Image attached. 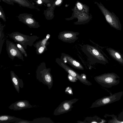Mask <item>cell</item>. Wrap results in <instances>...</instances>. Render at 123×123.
<instances>
[{
	"instance_id": "7c38bea8",
	"label": "cell",
	"mask_w": 123,
	"mask_h": 123,
	"mask_svg": "<svg viewBox=\"0 0 123 123\" xmlns=\"http://www.w3.org/2000/svg\"><path fill=\"white\" fill-rule=\"evenodd\" d=\"M79 34V33L77 32L64 31L59 33L58 38L63 42L71 43L78 39L77 36Z\"/></svg>"
},
{
	"instance_id": "7a4b0ae2",
	"label": "cell",
	"mask_w": 123,
	"mask_h": 123,
	"mask_svg": "<svg viewBox=\"0 0 123 123\" xmlns=\"http://www.w3.org/2000/svg\"><path fill=\"white\" fill-rule=\"evenodd\" d=\"M94 79L101 86L107 88L117 85L120 82V77L114 73H105L95 77Z\"/></svg>"
},
{
	"instance_id": "3957f363",
	"label": "cell",
	"mask_w": 123,
	"mask_h": 123,
	"mask_svg": "<svg viewBox=\"0 0 123 123\" xmlns=\"http://www.w3.org/2000/svg\"><path fill=\"white\" fill-rule=\"evenodd\" d=\"M96 4L104 16L107 23L110 26L116 29L121 31L122 25L119 19L113 12H111L105 8L101 2H95Z\"/></svg>"
},
{
	"instance_id": "d6a6232c",
	"label": "cell",
	"mask_w": 123,
	"mask_h": 123,
	"mask_svg": "<svg viewBox=\"0 0 123 123\" xmlns=\"http://www.w3.org/2000/svg\"></svg>"
},
{
	"instance_id": "277c9868",
	"label": "cell",
	"mask_w": 123,
	"mask_h": 123,
	"mask_svg": "<svg viewBox=\"0 0 123 123\" xmlns=\"http://www.w3.org/2000/svg\"><path fill=\"white\" fill-rule=\"evenodd\" d=\"M8 35L15 42L19 43L25 49H27V45L31 47L34 42L39 38L37 36H29L18 32H14L9 34Z\"/></svg>"
},
{
	"instance_id": "d6986e66",
	"label": "cell",
	"mask_w": 123,
	"mask_h": 123,
	"mask_svg": "<svg viewBox=\"0 0 123 123\" xmlns=\"http://www.w3.org/2000/svg\"><path fill=\"white\" fill-rule=\"evenodd\" d=\"M73 12H82L89 14V7L85 4H83L78 1H77L75 4V6L72 9Z\"/></svg>"
},
{
	"instance_id": "5bb4252c",
	"label": "cell",
	"mask_w": 123,
	"mask_h": 123,
	"mask_svg": "<svg viewBox=\"0 0 123 123\" xmlns=\"http://www.w3.org/2000/svg\"><path fill=\"white\" fill-rule=\"evenodd\" d=\"M49 36V34L47 35L46 37L37 42L33 45L36 48V52L37 54H41L47 50V46L49 43L48 40Z\"/></svg>"
},
{
	"instance_id": "ba28073f",
	"label": "cell",
	"mask_w": 123,
	"mask_h": 123,
	"mask_svg": "<svg viewBox=\"0 0 123 123\" xmlns=\"http://www.w3.org/2000/svg\"><path fill=\"white\" fill-rule=\"evenodd\" d=\"M6 50L9 57L13 60L15 57L24 61L23 54L16 45L12 42L6 40Z\"/></svg>"
},
{
	"instance_id": "44dd1931",
	"label": "cell",
	"mask_w": 123,
	"mask_h": 123,
	"mask_svg": "<svg viewBox=\"0 0 123 123\" xmlns=\"http://www.w3.org/2000/svg\"><path fill=\"white\" fill-rule=\"evenodd\" d=\"M20 118L14 116L7 115H1L0 116V123H8L16 121Z\"/></svg>"
},
{
	"instance_id": "83f0119b",
	"label": "cell",
	"mask_w": 123,
	"mask_h": 123,
	"mask_svg": "<svg viewBox=\"0 0 123 123\" xmlns=\"http://www.w3.org/2000/svg\"><path fill=\"white\" fill-rule=\"evenodd\" d=\"M0 18H2L4 21H6V18L5 13L1 6H0Z\"/></svg>"
},
{
	"instance_id": "8fae6325",
	"label": "cell",
	"mask_w": 123,
	"mask_h": 123,
	"mask_svg": "<svg viewBox=\"0 0 123 123\" xmlns=\"http://www.w3.org/2000/svg\"><path fill=\"white\" fill-rule=\"evenodd\" d=\"M17 17L20 21L26 25L30 28H37L40 26L39 22L33 18L31 14L21 13Z\"/></svg>"
},
{
	"instance_id": "f546056e",
	"label": "cell",
	"mask_w": 123,
	"mask_h": 123,
	"mask_svg": "<svg viewBox=\"0 0 123 123\" xmlns=\"http://www.w3.org/2000/svg\"><path fill=\"white\" fill-rule=\"evenodd\" d=\"M65 93L69 95H73V94L72 88L70 87H67L65 91Z\"/></svg>"
},
{
	"instance_id": "30bf717a",
	"label": "cell",
	"mask_w": 123,
	"mask_h": 123,
	"mask_svg": "<svg viewBox=\"0 0 123 123\" xmlns=\"http://www.w3.org/2000/svg\"><path fill=\"white\" fill-rule=\"evenodd\" d=\"M92 16L91 14H88L82 12H73L72 16L65 19L67 20H71L77 18L78 21L74 23L75 25H81L87 23L91 19Z\"/></svg>"
},
{
	"instance_id": "4316f807",
	"label": "cell",
	"mask_w": 123,
	"mask_h": 123,
	"mask_svg": "<svg viewBox=\"0 0 123 123\" xmlns=\"http://www.w3.org/2000/svg\"><path fill=\"white\" fill-rule=\"evenodd\" d=\"M16 45L22 54H23L25 56L27 57V54L24 48L20 44L17 43Z\"/></svg>"
},
{
	"instance_id": "6da1fadb",
	"label": "cell",
	"mask_w": 123,
	"mask_h": 123,
	"mask_svg": "<svg viewBox=\"0 0 123 123\" xmlns=\"http://www.w3.org/2000/svg\"><path fill=\"white\" fill-rule=\"evenodd\" d=\"M50 71L51 69L47 68L45 63L42 62L38 67L36 72L37 79L47 85L50 90L52 88L53 83V77Z\"/></svg>"
},
{
	"instance_id": "4dcf8cb0",
	"label": "cell",
	"mask_w": 123,
	"mask_h": 123,
	"mask_svg": "<svg viewBox=\"0 0 123 123\" xmlns=\"http://www.w3.org/2000/svg\"><path fill=\"white\" fill-rule=\"evenodd\" d=\"M14 123H32V121H29L20 119L14 122Z\"/></svg>"
},
{
	"instance_id": "ffe728a7",
	"label": "cell",
	"mask_w": 123,
	"mask_h": 123,
	"mask_svg": "<svg viewBox=\"0 0 123 123\" xmlns=\"http://www.w3.org/2000/svg\"><path fill=\"white\" fill-rule=\"evenodd\" d=\"M14 3H16L20 6L31 9H38L34 5L33 3L30 2L28 0H12Z\"/></svg>"
},
{
	"instance_id": "7402d4cb",
	"label": "cell",
	"mask_w": 123,
	"mask_h": 123,
	"mask_svg": "<svg viewBox=\"0 0 123 123\" xmlns=\"http://www.w3.org/2000/svg\"><path fill=\"white\" fill-rule=\"evenodd\" d=\"M84 123H105L107 121L96 116L93 117H86L84 121Z\"/></svg>"
},
{
	"instance_id": "603a6c76",
	"label": "cell",
	"mask_w": 123,
	"mask_h": 123,
	"mask_svg": "<svg viewBox=\"0 0 123 123\" xmlns=\"http://www.w3.org/2000/svg\"><path fill=\"white\" fill-rule=\"evenodd\" d=\"M33 1L38 5H41L45 4L49 7L53 4L55 0H29Z\"/></svg>"
},
{
	"instance_id": "52a82bcc",
	"label": "cell",
	"mask_w": 123,
	"mask_h": 123,
	"mask_svg": "<svg viewBox=\"0 0 123 123\" xmlns=\"http://www.w3.org/2000/svg\"><path fill=\"white\" fill-rule=\"evenodd\" d=\"M56 62L68 74L76 78L78 80L83 84L88 86L92 85V83L87 80L86 75L85 74H79L68 66L61 59L58 58H56Z\"/></svg>"
},
{
	"instance_id": "8992f818",
	"label": "cell",
	"mask_w": 123,
	"mask_h": 123,
	"mask_svg": "<svg viewBox=\"0 0 123 123\" xmlns=\"http://www.w3.org/2000/svg\"><path fill=\"white\" fill-rule=\"evenodd\" d=\"M123 95V92L121 91L111 94L109 96L104 97L96 100L90 108L104 106L118 101L121 98Z\"/></svg>"
},
{
	"instance_id": "484cf974",
	"label": "cell",
	"mask_w": 123,
	"mask_h": 123,
	"mask_svg": "<svg viewBox=\"0 0 123 123\" xmlns=\"http://www.w3.org/2000/svg\"><path fill=\"white\" fill-rule=\"evenodd\" d=\"M105 116H106V117L107 116L111 117L112 118V119L108 120V123H123V121H120L118 120L117 119V116H115L114 114L109 115L106 114Z\"/></svg>"
},
{
	"instance_id": "2e32d148",
	"label": "cell",
	"mask_w": 123,
	"mask_h": 123,
	"mask_svg": "<svg viewBox=\"0 0 123 123\" xmlns=\"http://www.w3.org/2000/svg\"><path fill=\"white\" fill-rule=\"evenodd\" d=\"M34 106L31 105L26 100H23L15 102L12 104L8 108L14 111L20 110L24 109L32 108Z\"/></svg>"
},
{
	"instance_id": "d4e9b609",
	"label": "cell",
	"mask_w": 123,
	"mask_h": 123,
	"mask_svg": "<svg viewBox=\"0 0 123 123\" xmlns=\"http://www.w3.org/2000/svg\"><path fill=\"white\" fill-rule=\"evenodd\" d=\"M32 123H53L54 122L49 118L43 117L34 119Z\"/></svg>"
},
{
	"instance_id": "1f68e13d",
	"label": "cell",
	"mask_w": 123,
	"mask_h": 123,
	"mask_svg": "<svg viewBox=\"0 0 123 123\" xmlns=\"http://www.w3.org/2000/svg\"><path fill=\"white\" fill-rule=\"evenodd\" d=\"M1 0L7 4L12 5H14V2L12 0H0V1Z\"/></svg>"
},
{
	"instance_id": "5b68a950",
	"label": "cell",
	"mask_w": 123,
	"mask_h": 123,
	"mask_svg": "<svg viewBox=\"0 0 123 123\" xmlns=\"http://www.w3.org/2000/svg\"><path fill=\"white\" fill-rule=\"evenodd\" d=\"M82 50L89 59L94 61L95 63L98 62L105 64L108 63L107 59L95 47L89 45H84L83 47Z\"/></svg>"
},
{
	"instance_id": "f1b7e54d",
	"label": "cell",
	"mask_w": 123,
	"mask_h": 123,
	"mask_svg": "<svg viewBox=\"0 0 123 123\" xmlns=\"http://www.w3.org/2000/svg\"><path fill=\"white\" fill-rule=\"evenodd\" d=\"M68 77L69 80L72 82H75L78 80L76 78L69 74H68Z\"/></svg>"
},
{
	"instance_id": "cb8c5ba5",
	"label": "cell",
	"mask_w": 123,
	"mask_h": 123,
	"mask_svg": "<svg viewBox=\"0 0 123 123\" xmlns=\"http://www.w3.org/2000/svg\"><path fill=\"white\" fill-rule=\"evenodd\" d=\"M5 25H2L0 22V54L1 53L3 44L5 40L4 39V35L3 30Z\"/></svg>"
},
{
	"instance_id": "9c48e42d",
	"label": "cell",
	"mask_w": 123,
	"mask_h": 123,
	"mask_svg": "<svg viewBox=\"0 0 123 123\" xmlns=\"http://www.w3.org/2000/svg\"><path fill=\"white\" fill-rule=\"evenodd\" d=\"M78 100V99L75 98L63 101L55 110L54 115L55 116L60 115L71 111L73 107V104Z\"/></svg>"
},
{
	"instance_id": "ac0fdd59",
	"label": "cell",
	"mask_w": 123,
	"mask_h": 123,
	"mask_svg": "<svg viewBox=\"0 0 123 123\" xmlns=\"http://www.w3.org/2000/svg\"><path fill=\"white\" fill-rule=\"evenodd\" d=\"M106 50L113 58L123 65V58L118 52L111 48H107Z\"/></svg>"
},
{
	"instance_id": "e0dca14e",
	"label": "cell",
	"mask_w": 123,
	"mask_h": 123,
	"mask_svg": "<svg viewBox=\"0 0 123 123\" xmlns=\"http://www.w3.org/2000/svg\"><path fill=\"white\" fill-rule=\"evenodd\" d=\"M10 74L13 84L17 92L19 93L20 91V87L22 88L24 87L23 81L22 79H19L13 71H11Z\"/></svg>"
},
{
	"instance_id": "4fadbf2b",
	"label": "cell",
	"mask_w": 123,
	"mask_h": 123,
	"mask_svg": "<svg viewBox=\"0 0 123 123\" xmlns=\"http://www.w3.org/2000/svg\"><path fill=\"white\" fill-rule=\"evenodd\" d=\"M61 59L64 63L68 64L75 68L82 70L84 69L81 64L69 55L62 53Z\"/></svg>"
},
{
	"instance_id": "9a60e30c",
	"label": "cell",
	"mask_w": 123,
	"mask_h": 123,
	"mask_svg": "<svg viewBox=\"0 0 123 123\" xmlns=\"http://www.w3.org/2000/svg\"><path fill=\"white\" fill-rule=\"evenodd\" d=\"M63 0H55L52 5L44 11V14L46 18L48 20L52 19L54 17V11L56 6H60Z\"/></svg>"
}]
</instances>
